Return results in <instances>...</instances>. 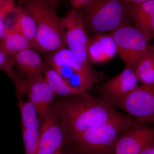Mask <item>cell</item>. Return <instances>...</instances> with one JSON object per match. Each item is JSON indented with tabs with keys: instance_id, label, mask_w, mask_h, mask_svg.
<instances>
[{
	"instance_id": "obj_1",
	"label": "cell",
	"mask_w": 154,
	"mask_h": 154,
	"mask_svg": "<svg viewBox=\"0 0 154 154\" xmlns=\"http://www.w3.org/2000/svg\"><path fill=\"white\" fill-rule=\"evenodd\" d=\"M51 110L59 122L69 143L88 130L112 119L120 112L101 98L86 92L56 102Z\"/></svg>"
},
{
	"instance_id": "obj_2",
	"label": "cell",
	"mask_w": 154,
	"mask_h": 154,
	"mask_svg": "<svg viewBox=\"0 0 154 154\" xmlns=\"http://www.w3.org/2000/svg\"><path fill=\"white\" fill-rule=\"evenodd\" d=\"M142 122L120 113L112 119L83 133L70 144L80 154H114L113 146L123 133Z\"/></svg>"
},
{
	"instance_id": "obj_3",
	"label": "cell",
	"mask_w": 154,
	"mask_h": 154,
	"mask_svg": "<svg viewBox=\"0 0 154 154\" xmlns=\"http://www.w3.org/2000/svg\"><path fill=\"white\" fill-rule=\"evenodd\" d=\"M23 8L33 17L36 26L33 48L51 53L66 47L62 19L45 0H26Z\"/></svg>"
},
{
	"instance_id": "obj_4",
	"label": "cell",
	"mask_w": 154,
	"mask_h": 154,
	"mask_svg": "<svg viewBox=\"0 0 154 154\" xmlns=\"http://www.w3.org/2000/svg\"><path fill=\"white\" fill-rule=\"evenodd\" d=\"M127 5L122 0H92L78 11L87 30L109 33L126 23Z\"/></svg>"
},
{
	"instance_id": "obj_5",
	"label": "cell",
	"mask_w": 154,
	"mask_h": 154,
	"mask_svg": "<svg viewBox=\"0 0 154 154\" xmlns=\"http://www.w3.org/2000/svg\"><path fill=\"white\" fill-rule=\"evenodd\" d=\"M109 33L114 39L117 54L125 66L134 69L151 46L149 41L144 35L134 25L127 22Z\"/></svg>"
},
{
	"instance_id": "obj_6",
	"label": "cell",
	"mask_w": 154,
	"mask_h": 154,
	"mask_svg": "<svg viewBox=\"0 0 154 154\" xmlns=\"http://www.w3.org/2000/svg\"><path fill=\"white\" fill-rule=\"evenodd\" d=\"M112 106L121 109L142 123L154 124V84L138 85Z\"/></svg>"
},
{
	"instance_id": "obj_7",
	"label": "cell",
	"mask_w": 154,
	"mask_h": 154,
	"mask_svg": "<svg viewBox=\"0 0 154 154\" xmlns=\"http://www.w3.org/2000/svg\"><path fill=\"white\" fill-rule=\"evenodd\" d=\"M17 75L13 82L18 94H27L38 116L44 119L51 110L55 94L48 85L43 74L25 78Z\"/></svg>"
},
{
	"instance_id": "obj_8",
	"label": "cell",
	"mask_w": 154,
	"mask_h": 154,
	"mask_svg": "<svg viewBox=\"0 0 154 154\" xmlns=\"http://www.w3.org/2000/svg\"><path fill=\"white\" fill-rule=\"evenodd\" d=\"M66 45L77 58L86 66L91 67L88 59V30L81 15L72 9L62 19Z\"/></svg>"
},
{
	"instance_id": "obj_9",
	"label": "cell",
	"mask_w": 154,
	"mask_h": 154,
	"mask_svg": "<svg viewBox=\"0 0 154 154\" xmlns=\"http://www.w3.org/2000/svg\"><path fill=\"white\" fill-rule=\"evenodd\" d=\"M154 146V128L144 123L136 125L122 134L113 146L114 154H137Z\"/></svg>"
},
{
	"instance_id": "obj_10",
	"label": "cell",
	"mask_w": 154,
	"mask_h": 154,
	"mask_svg": "<svg viewBox=\"0 0 154 154\" xmlns=\"http://www.w3.org/2000/svg\"><path fill=\"white\" fill-rule=\"evenodd\" d=\"M138 81L134 69L125 66L120 73L102 86L100 90V98L112 106L119 99L136 88Z\"/></svg>"
},
{
	"instance_id": "obj_11",
	"label": "cell",
	"mask_w": 154,
	"mask_h": 154,
	"mask_svg": "<svg viewBox=\"0 0 154 154\" xmlns=\"http://www.w3.org/2000/svg\"><path fill=\"white\" fill-rule=\"evenodd\" d=\"M39 128L38 145L35 154H54L60 150L64 140L59 122L50 110Z\"/></svg>"
},
{
	"instance_id": "obj_12",
	"label": "cell",
	"mask_w": 154,
	"mask_h": 154,
	"mask_svg": "<svg viewBox=\"0 0 154 154\" xmlns=\"http://www.w3.org/2000/svg\"><path fill=\"white\" fill-rule=\"evenodd\" d=\"M50 66H66L72 69L82 80L86 91L92 90L96 82V78L91 67L86 66L66 47L48 53L45 57Z\"/></svg>"
},
{
	"instance_id": "obj_13",
	"label": "cell",
	"mask_w": 154,
	"mask_h": 154,
	"mask_svg": "<svg viewBox=\"0 0 154 154\" xmlns=\"http://www.w3.org/2000/svg\"><path fill=\"white\" fill-rule=\"evenodd\" d=\"M25 154H35L39 138L38 114L32 102L19 98Z\"/></svg>"
},
{
	"instance_id": "obj_14",
	"label": "cell",
	"mask_w": 154,
	"mask_h": 154,
	"mask_svg": "<svg viewBox=\"0 0 154 154\" xmlns=\"http://www.w3.org/2000/svg\"><path fill=\"white\" fill-rule=\"evenodd\" d=\"M127 16L149 41L154 38V0L128 5Z\"/></svg>"
},
{
	"instance_id": "obj_15",
	"label": "cell",
	"mask_w": 154,
	"mask_h": 154,
	"mask_svg": "<svg viewBox=\"0 0 154 154\" xmlns=\"http://www.w3.org/2000/svg\"><path fill=\"white\" fill-rule=\"evenodd\" d=\"M87 50L90 63L106 62L117 54L115 42L109 33H96L89 38Z\"/></svg>"
},
{
	"instance_id": "obj_16",
	"label": "cell",
	"mask_w": 154,
	"mask_h": 154,
	"mask_svg": "<svg viewBox=\"0 0 154 154\" xmlns=\"http://www.w3.org/2000/svg\"><path fill=\"white\" fill-rule=\"evenodd\" d=\"M14 66L25 76L43 74L47 64L34 48L24 50L10 56Z\"/></svg>"
},
{
	"instance_id": "obj_17",
	"label": "cell",
	"mask_w": 154,
	"mask_h": 154,
	"mask_svg": "<svg viewBox=\"0 0 154 154\" xmlns=\"http://www.w3.org/2000/svg\"><path fill=\"white\" fill-rule=\"evenodd\" d=\"M43 75L48 85L55 95L69 97L85 92L72 88L68 85L57 72L51 67L47 66L45 70Z\"/></svg>"
},
{
	"instance_id": "obj_18",
	"label": "cell",
	"mask_w": 154,
	"mask_h": 154,
	"mask_svg": "<svg viewBox=\"0 0 154 154\" xmlns=\"http://www.w3.org/2000/svg\"><path fill=\"white\" fill-rule=\"evenodd\" d=\"M0 47L8 55H14L28 48H33V45L18 30L7 33L0 40Z\"/></svg>"
},
{
	"instance_id": "obj_19",
	"label": "cell",
	"mask_w": 154,
	"mask_h": 154,
	"mask_svg": "<svg viewBox=\"0 0 154 154\" xmlns=\"http://www.w3.org/2000/svg\"><path fill=\"white\" fill-rule=\"evenodd\" d=\"M138 79L143 85L154 84V46H151L134 67Z\"/></svg>"
},
{
	"instance_id": "obj_20",
	"label": "cell",
	"mask_w": 154,
	"mask_h": 154,
	"mask_svg": "<svg viewBox=\"0 0 154 154\" xmlns=\"http://www.w3.org/2000/svg\"><path fill=\"white\" fill-rule=\"evenodd\" d=\"M17 30L29 40L33 46L36 34V23L33 17L21 6Z\"/></svg>"
},
{
	"instance_id": "obj_21",
	"label": "cell",
	"mask_w": 154,
	"mask_h": 154,
	"mask_svg": "<svg viewBox=\"0 0 154 154\" xmlns=\"http://www.w3.org/2000/svg\"><path fill=\"white\" fill-rule=\"evenodd\" d=\"M16 7L15 0H3L0 8V40L2 39L6 35L4 23L6 17Z\"/></svg>"
},
{
	"instance_id": "obj_22",
	"label": "cell",
	"mask_w": 154,
	"mask_h": 154,
	"mask_svg": "<svg viewBox=\"0 0 154 154\" xmlns=\"http://www.w3.org/2000/svg\"><path fill=\"white\" fill-rule=\"evenodd\" d=\"M14 67L10 56L0 48V70L5 72L13 80L17 74L14 70Z\"/></svg>"
},
{
	"instance_id": "obj_23",
	"label": "cell",
	"mask_w": 154,
	"mask_h": 154,
	"mask_svg": "<svg viewBox=\"0 0 154 154\" xmlns=\"http://www.w3.org/2000/svg\"><path fill=\"white\" fill-rule=\"evenodd\" d=\"M92 1V0H70L72 9L75 10H79V9L82 8L88 5Z\"/></svg>"
},
{
	"instance_id": "obj_24",
	"label": "cell",
	"mask_w": 154,
	"mask_h": 154,
	"mask_svg": "<svg viewBox=\"0 0 154 154\" xmlns=\"http://www.w3.org/2000/svg\"><path fill=\"white\" fill-rule=\"evenodd\" d=\"M137 154H154V146L145 149Z\"/></svg>"
},
{
	"instance_id": "obj_25",
	"label": "cell",
	"mask_w": 154,
	"mask_h": 154,
	"mask_svg": "<svg viewBox=\"0 0 154 154\" xmlns=\"http://www.w3.org/2000/svg\"><path fill=\"white\" fill-rule=\"evenodd\" d=\"M122 1L127 5H129L131 4H136V3L143 2L149 0H122Z\"/></svg>"
},
{
	"instance_id": "obj_26",
	"label": "cell",
	"mask_w": 154,
	"mask_h": 154,
	"mask_svg": "<svg viewBox=\"0 0 154 154\" xmlns=\"http://www.w3.org/2000/svg\"><path fill=\"white\" fill-rule=\"evenodd\" d=\"M52 8L56 10L59 0H45Z\"/></svg>"
},
{
	"instance_id": "obj_27",
	"label": "cell",
	"mask_w": 154,
	"mask_h": 154,
	"mask_svg": "<svg viewBox=\"0 0 154 154\" xmlns=\"http://www.w3.org/2000/svg\"><path fill=\"white\" fill-rule=\"evenodd\" d=\"M54 154H66L65 153H63L62 152H61L60 151V150L56 152Z\"/></svg>"
},
{
	"instance_id": "obj_28",
	"label": "cell",
	"mask_w": 154,
	"mask_h": 154,
	"mask_svg": "<svg viewBox=\"0 0 154 154\" xmlns=\"http://www.w3.org/2000/svg\"><path fill=\"white\" fill-rule=\"evenodd\" d=\"M19 2V3H20V4H22V3H24V2H25L26 0H18Z\"/></svg>"
},
{
	"instance_id": "obj_29",
	"label": "cell",
	"mask_w": 154,
	"mask_h": 154,
	"mask_svg": "<svg viewBox=\"0 0 154 154\" xmlns=\"http://www.w3.org/2000/svg\"><path fill=\"white\" fill-rule=\"evenodd\" d=\"M3 0H0V8H1V6L2 5V4Z\"/></svg>"
},
{
	"instance_id": "obj_30",
	"label": "cell",
	"mask_w": 154,
	"mask_h": 154,
	"mask_svg": "<svg viewBox=\"0 0 154 154\" xmlns=\"http://www.w3.org/2000/svg\"><path fill=\"white\" fill-rule=\"evenodd\" d=\"M0 48H1V47H0Z\"/></svg>"
}]
</instances>
